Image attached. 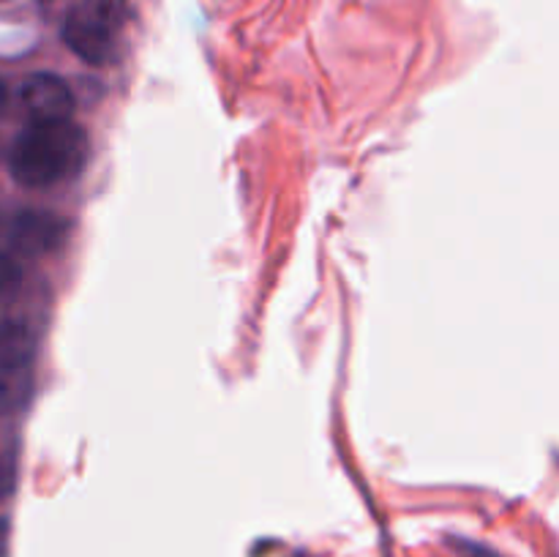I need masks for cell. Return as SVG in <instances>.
Instances as JSON below:
<instances>
[{
    "label": "cell",
    "instance_id": "cell-7",
    "mask_svg": "<svg viewBox=\"0 0 559 557\" xmlns=\"http://www.w3.org/2000/svg\"><path fill=\"white\" fill-rule=\"evenodd\" d=\"M453 549L459 552L462 557H500L497 552H491L489 546L484 544H475V541H464V538H453L451 541Z\"/></svg>",
    "mask_w": 559,
    "mask_h": 557
},
{
    "label": "cell",
    "instance_id": "cell-3",
    "mask_svg": "<svg viewBox=\"0 0 559 557\" xmlns=\"http://www.w3.org/2000/svg\"><path fill=\"white\" fill-rule=\"evenodd\" d=\"M36 336L20 322L0 325V413L16 415L33 396Z\"/></svg>",
    "mask_w": 559,
    "mask_h": 557
},
{
    "label": "cell",
    "instance_id": "cell-8",
    "mask_svg": "<svg viewBox=\"0 0 559 557\" xmlns=\"http://www.w3.org/2000/svg\"><path fill=\"white\" fill-rule=\"evenodd\" d=\"M9 538H11L9 519H0V557L9 555Z\"/></svg>",
    "mask_w": 559,
    "mask_h": 557
},
{
    "label": "cell",
    "instance_id": "cell-2",
    "mask_svg": "<svg viewBox=\"0 0 559 557\" xmlns=\"http://www.w3.org/2000/svg\"><path fill=\"white\" fill-rule=\"evenodd\" d=\"M129 25L131 11L123 0H80L66 14L63 42L85 63L109 66L123 55Z\"/></svg>",
    "mask_w": 559,
    "mask_h": 557
},
{
    "label": "cell",
    "instance_id": "cell-9",
    "mask_svg": "<svg viewBox=\"0 0 559 557\" xmlns=\"http://www.w3.org/2000/svg\"><path fill=\"white\" fill-rule=\"evenodd\" d=\"M3 102H5V85L3 80H0V107H3Z\"/></svg>",
    "mask_w": 559,
    "mask_h": 557
},
{
    "label": "cell",
    "instance_id": "cell-6",
    "mask_svg": "<svg viewBox=\"0 0 559 557\" xmlns=\"http://www.w3.org/2000/svg\"><path fill=\"white\" fill-rule=\"evenodd\" d=\"M20 265H16L14 260H11L5 251H0V293H5V289H14L16 284H20Z\"/></svg>",
    "mask_w": 559,
    "mask_h": 557
},
{
    "label": "cell",
    "instance_id": "cell-4",
    "mask_svg": "<svg viewBox=\"0 0 559 557\" xmlns=\"http://www.w3.org/2000/svg\"><path fill=\"white\" fill-rule=\"evenodd\" d=\"M71 222L49 211H22L11 224V244L20 254L41 257L69 240Z\"/></svg>",
    "mask_w": 559,
    "mask_h": 557
},
{
    "label": "cell",
    "instance_id": "cell-5",
    "mask_svg": "<svg viewBox=\"0 0 559 557\" xmlns=\"http://www.w3.org/2000/svg\"><path fill=\"white\" fill-rule=\"evenodd\" d=\"M22 104L33 120H69L74 96L60 76L33 74L22 85Z\"/></svg>",
    "mask_w": 559,
    "mask_h": 557
},
{
    "label": "cell",
    "instance_id": "cell-1",
    "mask_svg": "<svg viewBox=\"0 0 559 557\" xmlns=\"http://www.w3.org/2000/svg\"><path fill=\"white\" fill-rule=\"evenodd\" d=\"M87 156L91 140L82 126L71 120H33L11 145L9 169L16 183L27 189H47L80 175Z\"/></svg>",
    "mask_w": 559,
    "mask_h": 557
}]
</instances>
